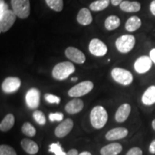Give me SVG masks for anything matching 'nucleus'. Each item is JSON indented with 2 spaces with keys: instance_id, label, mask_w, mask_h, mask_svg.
I'll return each mask as SVG.
<instances>
[{
  "instance_id": "nucleus-1",
  "label": "nucleus",
  "mask_w": 155,
  "mask_h": 155,
  "mask_svg": "<svg viewBox=\"0 0 155 155\" xmlns=\"http://www.w3.org/2000/svg\"><path fill=\"white\" fill-rule=\"evenodd\" d=\"M108 113L102 106H96L92 108L90 114V121L92 127L96 129L104 127L108 121Z\"/></svg>"
},
{
  "instance_id": "nucleus-2",
  "label": "nucleus",
  "mask_w": 155,
  "mask_h": 155,
  "mask_svg": "<svg viewBox=\"0 0 155 155\" xmlns=\"http://www.w3.org/2000/svg\"><path fill=\"white\" fill-rule=\"evenodd\" d=\"M75 71V68L71 62L64 61L55 65L52 71V75L56 80L63 81L67 79Z\"/></svg>"
},
{
  "instance_id": "nucleus-3",
  "label": "nucleus",
  "mask_w": 155,
  "mask_h": 155,
  "mask_svg": "<svg viewBox=\"0 0 155 155\" xmlns=\"http://www.w3.org/2000/svg\"><path fill=\"white\" fill-rule=\"evenodd\" d=\"M111 77L116 83L122 86H129L133 82L134 77L130 71L121 68H114L111 71Z\"/></svg>"
},
{
  "instance_id": "nucleus-4",
  "label": "nucleus",
  "mask_w": 155,
  "mask_h": 155,
  "mask_svg": "<svg viewBox=\"0 0 155 155\" xmlns=\"http://www.w3.org/2000/svg\"><path fill=\"white\" fill-rule=\"evenodd\" d=\"M94 83L91 81H85L78 83L68 91V95L72 98H79L90 93L94 88Z\"/></svg>"
},
{
  "instance_id": "nucleus-5",
  "label": "nucleus",
  "mask_w": 155,
  "mask_h": 155,
  "mask_svg": "<svg viewBox=\"0 0 155 155\" xmlns=\"http://www.w3.org/2000/svg\"><path fill=\"white\" fill-rule=\"evenodd\" d=\"M11 5L15 15L20 19L28 18L30 13L29 0H11Z\"/></svg>"
},
{
  "instance_id": "nucleus-6",
  "label": "nucleus",
  "mask_w": 155,
  "mask_h": 155,
  "mask_svg": "<svg viewBox=\"0 0 155 155\" xmlns=\"http://www.w3.org/2000/svg\"><path fill=\"white\" fill-rule=\"evenodd\" d=\"M135 38L131 35H124L119 37L116 41V47L120 53H128L135 45Z\"/></svg>"
},
{
  "instance_id": "nucleus-7",
  "label": "nucleus",
  "mask_w": 155,
  "mask_h": 155,
  "mask_svg": "<svg viewBox=\"0 0 155 155\" xmlns=\"http://www.w3.org/2000/svg\"><path fill=\"white\" fill-rule=\"evenodd\" d=\"M17 15L14 11L7 9L2 15H0V32L1 33L8 31L12 28L15 21Z\"/></svg>"
},
{
  "instance_id": "nucleus-8",
  "label": "nucleus",
  "mask_w": 155,
  "mask_h": 155,
  "mask_svg": "<svg viewBox=\"0 0 155 155\" xmlns=\"http://www.w3.org/2000/svg\"><path fill=\"white\" fill-rule=\"evenodd\" d=\"M40 91L36 88L29 89L25 94V103L30 109H37L40 106Z\"/></svg>"
},
{
  "instance_id": "nucleus-9",
  "label": "nucleus",
  "mask_w": 155,
  "mask_h": 155,
  "mask_svg": "<svg viewBox=\"0 0 155 155\" xmlns=\"http://www.w3.org/2000/svg\"><path fill=\"white\" fill-rule=\"evenodd\" d=\"M88 49L90 53L96 57H102L107 53L108 48L104 42H103L99 39L94 38L91 40L89 43Z\"/></svg>"
},
{
  "instance_id": "nucleus-10",
  "label": "nucleus",
  "mask_w": 155,
  "mask_h": 155,
  "mask_svg": "<svg viewBox=\"0 0 155 155\" xmlns=\"http://www.w3.org/2000/svg\"><path fill=\"white\" fill-rule=\"evenodd\" d=\"M21 80L17 77H7L2 83V90L5 94H13L20 88Z\"/></svg>"
},
{
  "instance_id": "nucleus-11",
  "label": "nucleus",
  "mask_w": 155,
  "mask_h": 155,
  "mask_svg": "<svg viewBox=\"0 0 155 155\" xmlns=\"http://www.w3.org/2000/svg\"><path fill=\"white\" fill-rule=\"evenodd\" d=\"M152 63L153 62L150 57L143 55L136 60L134 67L136 72L139 73V74H144V73L148 72L152 68Z\"/></svg>"
},
{
  "instance_id": "nucleus-12",
  "label": "nucleus",
  "mask_w": 155,
  "mask_h": 155,
  "mask_svg": "<svg viewBox=\"0 0 155 155\" xmlns=\"http://www.w3.org/2000/svg\"><path fill=\"white\" fill-rule=\"evenodd\" d=\"M74 123L71 119H68L62 121L55 129V135L58 138H63L66 137L72 131Z\"/></svg>"
},
{
  "instance_id": "nucleus-13",
  "label": "nucleus",
  "mask_w": 155,
  "mask_h": 155,
  "mask_svg": "<svg viewBox=\"0 0 155 155\" xmlns=\"http://www.w3.org/2000/svg\"><path fill=\"white\" fill-rule=\"evenodd\" d=\"M65 56L70 61L78 64H83L86 61V56L82 51L74 47H68L65 51Z\"/></svg>"
},
{
  "instance_id": "nucleus-14",
  "label": "nucleus",
  "mask_w": 155,
  "mask_h": 155,
  "mask_svg": "<svg viewBox=\"0 0 155 155\" xmlns=\"http://www.w3.org/2000/svg\"><path fill=\"white\" fill-rule=\"evenodd\" d=\"M129 130L124 127H116L111 129L106 134L105 137L108 141H116L127 137Z\"/></svg>"
},
{
  "instance_id": "nucleus-15",
  "label": "nucleus",
  "mask_w": 155,
  "mask_h": 155,
  "mask_svg": "<svg viewBox=\"0 0 155 155\" xmlns=\"http://www.w3.org/2000/svg\"><path fill=\"white\" fill-rule=\"evenodd\" d=\"M131 111V105L128 103L121 104L116 110L115 114V120L118 123H123L129 118Z\"/></svg>"
},
{
  "instance_id": "nucleus-16",
  "label": "nucleus",
  "mask_w": 155,
  "mask_h": 155,
  "mask_svg": "<svg viewBox=\"0 0 155 155\" xmlns=\"http://www.w3.org/2000/svg\"><path fill=\"white\" fill-rule=\"evenodd\" d=\"M84 107V103L78 98H73L68 102L65 106V110L69 114H76L80 113Z\"/></svg>"
},
{
  "instance_id": "nucleus-17",
  "label": "nucleus",
  "mask_w": 155,
  "mask_h": 155,
  "mask_svg": "<svg viewBox=\"0 0 155 155\" xmlns=\"http://www.w3.org/2000/svg\"><path fill=\"white\" fill-rule=\"evenodd\" d=\"M123 147L121 144L117 142L111 143L105 145L101 149V155H118L122 152Z\"/></svg>"
},
{
  "instance_id": "nucleus-18",
  "label": "nucleus",
  "mask_w": 155,
  "mask_h": 155,
  "mask_svg": "<svg viewBox=\"0 0 155 155\" xmlns=\"http://www.w3.org/2000/svg\"><path fill=\"white\" fill-rule=\"evenodd\" d=\"M21 146H22L23 150L27 154L30 155H35L38 154L39 152V146L35 141L32 139L25 138L21 141Z\"/></svg>"
},
{
  "instance_id": "nucleus-19",
  "label": "nucleus",
  "mask_w": 155,
  "mask_h": 155,
  "mask_svg": "<svg viewBox=\"0 0 155 155\" xmlns=\"http://www.w3.org/2000/svg\"><path fill=\"white\" fill-rule=\"evenodd\" d=\"M141 102L145 106H150L155 104V86H150L141 96Z\"/></svg>"
},
{
  "instance_id": "nucleus-20",
  "label": "nucleus",
  "mask_w": 155,
  "mask_h": 155,
  "mask_svg": "<svg viewBox=\"0 0 155 155\" xmlns=\"http://www.w3.org/2000/svg\"><path fill=\"white\" fill-rule=\"evenodd\" d=\"M77 21L79 24L84 26L91 24L93 17L89 9L87 8L81 9L77 15Z\"/></svg>"
},
{
  "instance_id": "nucleus-21",
  "label": "nucleus",
  "mask_w": 155,
  "mask_h": 155,
  "mask_svg": "<svg viewBox=\"0 0 155 155\" xmlns=\"http://www.w3.org/2000/svg\"><path fill=\"white\" fill-rule=\"evenodd\" d=\"M119 7L122 11L126 12H137L140 10L141 4L138 2L123 1Z\"/></svg>"
},
{
  "instance_id": "nucleus-22",
  "label": "nucleus",
  "mask_w": 155,
  "mask_h": 155,
  "mask_svg": "<svg viewBox=\"0 0 155 155\" xmlns=\"http://www.w3.org/2000/svg\"><path fill=\"white\" fill-rule=\"evenodd\" d=\"M15 119L12 114H8L2 120L0 123V130L2 132H7L10 130L15 124Z\"/></svg>"
},
{
  "instance_id": "nucleus-23",
  "label": "nucleus",
  "mask_w": 155,
  "mask_h": 155,
  "mask_svg": "<svg viewBox=\"0 0 155 155\" xmlns=\"http://www.w3.org/2000/svg\"><path fill=\"white\" fill-rule=\"evenodd\" d=\"M141 21L137 16H132L128 19L125 25V28L128 32H134L140 28Z\"/></svg>"
},
{
  "instance_id": "nucleus-24",
  "label": "nucleus",
  "mask_w": 155,
  "mask_h": 155,
  "mask_svg": "<svg viewBox=\"0 0 155 155\" xmlns=\"http://www.w3.org/2000/svg\"><path fill=\"white\" fill-rule=\"evenodd\" d=\"M120 24H121L120 19L115 15L108 17L105 20V28L106 30L109 31L116 30L120 26Z\"/></svg>"
},
{
  "instance_id": "nucleus-25",
  "label": "nucleus",
  "mask_w": 155,
  "mask_h": 155,
  "mask_svg": "<svg viewBox=\"0 0 155 155\" xmlns=\"http://www.w3.org/2000/svg\"><path fill=\"white\" fill-rule=\"evenodd\" d=\"M110 4V0H96L91 4L89 8L94 12L102 11L107 8Z\"/></svg>"
},
{
  "instance_id": "nucleus-26",
  "label": "nucleus",
  "mask_w": 155,
  "mask_h": 155,
  "mask_svg": "<svg viewBox=\"0 0 155 155\" xmlns=\"http://www.w3.org/2000/svg\"><path fill=\"white\" fill-rule=\"evenodd\" d=\"M22 132L24 134L25 136L28 137H33L36 135V129L33 127V125L30 122L27 121L23 124L22 129Z\"/></svg>"
},
{
  "instance_id": "nucleus-27",
  "label": "nucleus",
  "mask_w": 155,
  "mask_h": 155,
  "mask_svg": "<svg viewBox=\"0 0 155 155\" xmlns=\"http://www.w3.org/2000/svg\"><path fill=\"white\" fill-rule=\"evenodd\" d=\"M45 2L50 9L55 12H61L63 9V0H45Z\"/></svg>"
},
{
  "instance_id": "nucleus-28",
  "label": "nucleus",
  "mask_w": 155,
  "mask_h": 155,
  "mask_svg": "<svg viewBox=\"0 0 155 155\" xmlns=\"http://www.w3.org/2000/svg\"><path fill=\"white\" fill-rule=\"evenodd\" d=\"M48 151L55 155H67V153L64 152L61 144L59 142L52 143L49 146Z\"/></svg>"
},
{
  "instance_id": "nucleus-29",
  "label": "nucleus",
  "mask_w": 155,
  "mask_h": 155,
  "mask_svg": "<svg viewBox=\"0 0 155 155\" xmlns=\"http://www.w3.org/2000/svg\"><path fill=\"white\" fill-rule=\"evenodd\" d=\"M32 117L39 125L44 126L46 124V117L44 113L40 110H35L32 114Z\"/></svg>"
},
{
  "instance_id": "nucleus-30",
  "label": "nucleus",
  "mask_w": 155,
  "mask_h": 155,
  "mask_svg": "<svg viewBox=\"0 0 155 155\" xmlns=\"http://www.w3.org/2000/svg\"><path fill=\"white\" fill-rule=\"evenodd\" d=\"M0 155H17L16 151L9 145L2 144L0 146Z\"/></svg>"
},
{
  "instance_id": "nucleus-31",
  "label": "nucleus",
  "mask_w": 155,
  "mask_h": 155,
  "mask_svg": "<svg viewBox=\"0 0 155 155\" xmlns=\"http://www.w3.org/2000/svg\"><path fill=\"white\" fill-rule=\"evenodd\" d=\"M45 99L46 101L49 104H59L60 102H61V98L58 97L55 95L50 94H45L44 96Z\"/></svg>"
},
{
  "instance_id": "nucleus-32",
  "label": "nucleus",
  "mask_w": 155,
  "mask_h": 155,
  "mask_svg": "<svg viewBox=\"0 0 155 155\" xmlns=\"http://www.w3.org/2000/svg\"><path fill=\"white\" fill-rule=\"evenodd\" d=\"M64 115L61 112H56V113H50L49 114V119L50 121H63Z\"/></svg>"
},
{
  "instance_id": "nucleus-33",
  "label": "nucleus",
  "mask_w": 155,
  "mask_h": 155,
  "mask_svg": "<svg viewBox=\"0 0 155 155\" xmlns=\"http://www.w3.org/2000/svg\"><path fill=\"white\" fill-rule=\"evenodd\" d=\"M126 155H143V151L140 147H134L128 151Z\"/></svg>"
},
{
  "instance_id": "nucleus-34",
  "label": "nucleus",
  "mask_w": 155,
  "mask_h": 155,
  "mask_svg": "<svg viewBox=\"0 0 155 155\" xmlns=\"http://www.w3.org/2000/svg\"><path fill=\"white\" fill-rule=\"evenodd\" d=\"M149 152L153 155L155 154V139L151 141L150 147H149Z\"/></svg>"
},
{
  "instance_id": "nucleus-35",
  "label": "nucleus",
  "mask_w": 155,
  "mask_h": 155,
  "mask_svg": "<svg viewBox=\"0 0 155 155\" xmlns=\"http://www.w3.org/2000/svg\"><path fill=\"white\" fill-rule=\"evenodd\" d=\"M79 153L76 149H71L67 152V155H78Z\"/></svg>"
},
{
  "instance_id": "nucleus-36",
  "label": "nucleus",
  "mask_w": 155,
  "mask_h": 155,
  "mask_svg": "<svg viewBox=\"0 0 155 155\" xmlns=\"http://www.w3.org/2000/svg\"><path fill=\"white\" fill-rule=\"evenodd\" d=\"M150 11L155 16V0H153L150 4Z\"/></svg>"
},
{
  "instance_id": "nucleus-37",
  "label": "nucleus",
  "mask_w": 155,
  "mask_h": 155,
  "mask_svg": "<svg viewBox=\"0 0 155 155\" xmlns=\"http://www.w3.org/2000/svg\"><path fill=\"white\" fill-rule=\"evenodd\" d=\"M150 57L151 59H152V61L153 63H155V48H154V49H152L150 51Z\"/></svg>"
},
{
  "instance_id": "nucleus-38",
  "label": "nucleus",
  "mask_w": 155,
  "mask_h": 155,
  "mask_svg": "<svg viewBox=\"0 0 155 155\" xmlns=\"http://www.w3.org/2000/svg\"><path fill=\"white\" fill-rule=\"evenodd\" d=\"M122 2H123V0H111V2L114 6L120 5V4H121Z\"/></svg>"
},
{
  "instance_id": "nucleus-39",
  "label": "nucleus",
  "mask_w": 155,
  "mask_h": 155,
  "mask_svg": "<svg viewBox=\"0 0 155 155\" xmlns=\"http://www.w3.org/2000/svg\"><path fill=\"white\" fill-rule=\"evenodd\" d=\"M78 155H92L91 153L88 152V151H84V152H82L80 153Z\"/></svg>"
},
{
  "instance_id": "nucleus-40",
  "label": "nucleus",
  "mask_w": 155,
  "mask_h": 155,
  "mask_svg": "<svg viewBox=\"0 0 155 155\" xmlns=\"http://www.w3.org/2000/svg\"><path fill=\"white\" fill-rule=\"evenodd\" d=\"M152 129H154V131H155V119H153L152 121Z\"/></svg>"
},
{
  "instance_id": "nucleus-41",
  "label": "nucleus",
  "mask_w": 155,
  "mask_h": 155,
  "mask_svg": "<svg viewBox=\"0 0 155 155\" xmlns=\"http://www.w3.org/2000/svg\"><path fill=\"white\" fill-rule=\"evenodd\" d=\"M78 80V77H74V78H71V81H76Z\"/></svg>"
}]
</instances>
